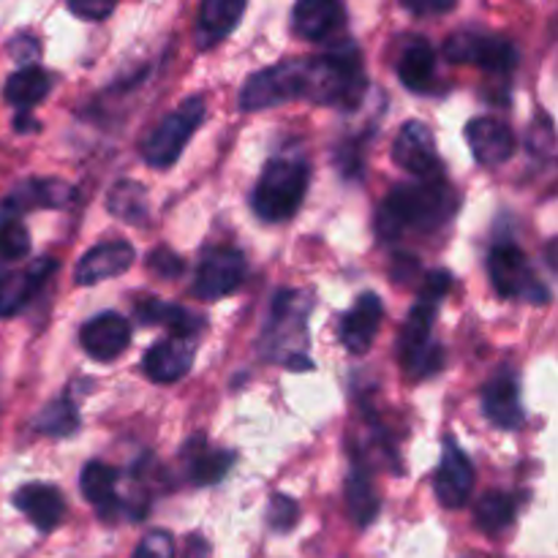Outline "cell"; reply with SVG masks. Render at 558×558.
Instances as JSON below:
<instances>
[{
    "label": "cell",
    "instance_id": "20",
    "mask_svg": "<svg viewBox=\"0 0 558 558\" xmlns=\"http://www.w3.org/2000/svg\"><path fill=\"white\" fill-rule=\"evenodd\" d=\"M54 259H38L36 265H31L27 270H5L0 272V316H14L31 303L33 294L41 289V283L47 281L54 272Z\"/></svg>",
    "mask_w": 558,
    "mask_h": 558
},
{
    "label": "cell",
    "instance_id": "10",
    "mask_svg": "<svg viewBox=\"0 0 558 558\" xmlns=\"http://www.w3.org/2000/svg\"><path fill=\"white\" fill-rule=\"evenodd\" d=\"M392 158L403 172L417 180H445V163L436 150L434 131L423 120H409L401 125L392 142Z\"/></svg>",
    "mask_w": 558,
    "mask_h": 558
},
{
    "label": "cell",
    "instance_id": "31",
    "mask_svg": "<svg viewBox=\"0 0 558 558\" xmlns=\"http://www.w3.org/2000/svg\"><path fill=\"white\" fill-rule=\"evenodd\" d=\"M36 430L38 434H47V436H54V439H69L71 434H76L80 430V412H76V407L71 403V398H54L52 403H47V407L38 412L36 417Z\"/></svg>",
    "mask_w": 558,
    "mask_h": 558
},
{
    "label": "cell",
    "instance_id": "5",
    "mask_svg": "<svg viewBox=\"0 0 558 558\" xmlns=\"http://www.w3.org/2000/svg\"><path fill=\"white\" fill-rule=\"evenodd\" d=\"M308 292L300 289H281L272 298L270 322L265 325L259 338V352L265 360H281L289 363L294 357H305V347H308V314H311Z\"/></svg>",
    "mask_w": 558,
    "mask_h": 558
},
{
    "label": "cell",
    "instance_id": "21",
    "mask_svg": "<svg viewBox=\"0 0 558 558\" xmlns=\"http://www.w3.org/2000/svg\"><path fill=\"white\" fill-rule=\"evenodd\" d=\"M74 185H69L65 180L33 178L11 191L9 199H5V207L14 210V216H20L25 210H36V207H52V210L58 207V210H63V207H69L74 202Z\"/></svg>",
    "mask_w": 558,
    "mask_h": 558
},
{
    "label": "cell",
    "instance_id": "29",
    "mask_svg": "<svg viewBox=\"0 0 558 558\" xmlns=\"http://www.w3.org/2000/svg\"><path fill=\"white\" fill-rule=\"evenodd\" d=\"M347 505L357 526H371L379 515V499H376L374 483L360 463H354L347 477Z\"/></svg>",
    "mask_w": 558,
    "mask_h": 558
},
{
    "label": "cell",
    "instance_id": "25",
    "mask_svg": "<svg viewBox=\"0 0 558 558\" xmlns=\"http://www.w3.org/2000/svg\"><path fill=\"white\" fill-rule=\"evenodd\" d=\"M49 87H52V76L41 69V65H25V69L14 71L5 80L3 98L16 107L20 112H27L31 107L41 104L47 98Z\"/></svg>",
    "mask_w": 558,
    "mask_h": 558
},
{
    "label": "cell",
    "instance_id": "1",
    "mask_svg": "<svg viewBox=\"0 0 558 558\" xmlns=\"http://www.w3.org/2000/svg\"><path fill=\"white\" fill-rule=\"evenodd\" d=\"M456 210L458 196L447 180L401 183L376 210V232L381 240H398L407 232H436L452 221Z\"/></svg>",
    "mask_w": 558,
    "mask_h": 558
},
{
    "label": "cell",
    "instance_id": "43",
    "mask_svg": "<svg viewBox=\"0 0 558 558\" xmlns=\"http://www.w3.org/2000/svg\"><path fill=\"white\" fill-rule=\"evenodd\" d=\"M189 558H207V548H205V543H199V539H196V543L191 545V554H189Z\"/></svg>",
    "mask_w": 558,
    "mask_h": 558
},
{
    "label": "cell",
    "instance_id": "8",
    "mask_svg": "<svg viewBox=\"0 0 558 558\" xmlns=\"http://www.w3.org/2000/svg\"><path fill=\"white\" fill-rule=\"evenodd\" d=\"M305 96V60H283V63L262 69L245 80L240 90L243 112H262L278 104L294 101Z\"/></svg>",
    "mask_w": 558,
    "mask_h": 558
},
{
    "label": "cell",
    "instance_id": "17",
    "mask_svg": "<svg viewBox=\"0 0 558 558\" xmlns=\"http://www.w3.org/2000/svg\"><path fill=\"white\" fill-rule=\"evenodd\" d=\"M11 505L38 529V532H52L60 526L65 518V501L54 485L44 483H27L11 496Z\"/></svg>",
    "mask_w": 558,
    "mask_h": 558
},
{
    "label": "cell",
    "instance_id": "9",
    "mask_svg": "<svg viewBox=\"0 0 558 558\" xmlns=\"http://www.w3.org/2000/svg\"><path fill=\"white\" fill-rule=\"evenodd\" d=\"M445 58L450 63H472L496 74H510L518 65V47L507 38L461 31L445 41Z\"/></svg>",
    "mask_w": 558,
    "mask_h": 558
},
{
    "label": "cell",
    "instance_id": "15",
    "mask_svg": "<svg viewBox=\"0 0 558 558\" xmlns=\"http://www.w3.org/2000/svg\"><path fill=\"white\" fill-rule=\"evenodd\" d=\"M381 316H385V305H381L379 294L365 292L360 294L354 308L343 314L341 327H338V338L343 347L352 354H365L374 343L376 332H379Z\"/></svg>",
    "mask_w": 558,
    "mask_h": 558
},
{
    "label": "cell",
    "instance_id": "7",
    "mask_svg": "<svg viewBox=\"0 0 558 558\" xmlns=\"http://www.w3.org/2000/svg\"><path fill=\"white\" fill-rule=\"evenodd\" d=\"M488 276L501 298L526 300V303L534 305L550 303V289L539 281L537 270L518 245H494V251L488 254Z\"/></svg>",
    "mask_w": 558,
    "mask_h": 558
},
{
    "label": "cell",
    "instance_id": "41",
    "mask_svg": "<svg viewBox=\"0 0 558 558\" xmlns=\"http://www.w3.org/2000/svg\"><path fill=\"white\" fill-rule=\"evenodd\" d=\"M403 9L412 11V14L425 16V14H445V11L456 9L452 0H445V3H403Z\"/></svg>",
    "mask_w": 558,
    "mask_h": 558
},
{
    "label": "cell",
    "instance_id": "18",
    "mask_svg": "<svg viewBox=\"0 0 558 558\" xmlns=\"http://www.w3.org/2000/svg\"><path fill=\"white\" fill-rule=\"evenodd\" d=\"M466 142L483 167H499L515 153V134L496 118H474L466 125Z\"/></svg>",
    "mask_w": 558,
    "mask_h": 558
},
{
    "label": "cell",
    "instance_id": "3",
    "mask_svg": "<svg viewBox=\"0 0 558 558\" xmlns=\"http://www.w3.org/2000/svg\"><path fill=\"white\" fill-rule=\"evenodd\" d=\"M305 60V96L314 104H327V107L352 109L360 107L368 87L365 76L363 54L352 41L332 52L319 54V58Z\"/></svg>",
    "mask_w": 558,
    "mask_h": 558
},
{
    "label": "cell",
    "instance_id": "32",
    "mask_svg": "<svg viewBox=\"0 0 558 558\" xmlns=\"http://www.w3.org/2000/svg\"><path fill=\"white\" fill-rule=\"evenodd\" d=\"M234 466V452L229 450H205L199 456H191L189 461V480L196 488L205 485H218Z\"/></svg>",
    "mask_w": 558,
    "mask_h": 558
},
{
    "label": "cell",
    "instance_id": "40",
    "mask_svg": "<svg viewBox=\"0 0 558 558\" xmlns=\"http://www.w3.org/2000/svg\"><path fill=\"white\" fill-rule=\"evenodd\" d=\"M11 54L20 60L22 69H25V65H36L38 41H36V38H31V36H16L14 41H11Z\"/></svg>",
    "mask_w": 558,
    "mask_h": 558
},
{
    "label": "cell",
    "instance_id": "42",
    "mask_svg": "<svg viewBox=\"0 0 558 558\" xmlns=\"http://www.w3.org/2000/svg\"><path fill=\"white\" fill-rule=\"evenodd\" d=\"M14 131H20V134H31V131H38V120L27 118V112H20V118L14 120Z\"/></svg>",
    "mask_w": 558,
    "mask_h": 558
},
{
    "label": "cell",
    "instance_id": "39",
    "mask_svg": "<svg viewBox=\"0 0 558 558\" xmlns=\"http://www.w3.org/2000/svg\"><path fill=\"white\" fill-rule=\"evenodd\" d=\"M71 14L82 16V20L101 22L109 14H114V3H101V0H71L69 3Z\"/></svg>",
    "mask_w": 558,
    "mask_h": 558
},
{
    "label": "cell",
    "instance_id": "37",
    "mask_svg": "<svg viewBox=\"0 0 558 558\" xmlns=\"http://www.w3.org/2000/svg\"><path fill=\"white\" fill-rule=\"evenodd\" d=\"M147 267L161 278H178L180 272H183V262H180V256H174L172 251L167 248L153 251V254L147 256Z\"/></svg>",
    "mask_w": 558,
    "mask_h": 558
},
{
    "label": "cell",
    "instance_id": "16",
    "mask_svg": "<svg viewBox=\"0 0 558 558\" xmlns=\"http://www.w3.org/2000/svg\"><path fill=\"white\" fill-rule=\"evenodd\" d=\"M194 341L172 336L167 341L153 343V349H147L142 368H145L147 379L156 381V385H172V381L183 379L189 374L191 365H194Z\"/></svg>",
    "mask_w": 558,
    "mask_h": 558
},
{
    "label": "cell",
    "instance_id": "4",
    "mask_svg": "<svg viewBox=\"0 0 558 558\" xmlns=\"http://www.w3.org/2000/svg\"><path fill=\"white\" fill-rule=\"evenodd\" d=\"M308 180L311 167L303 156H294V153L276 156L265 167L254 194H251V207L267 223L289 221L303 207Z\"/></svg>",
    "mask_w": 558,
    "mask_h": 558
},
{
    "label": "cell",
    "instance_id": "27",
    "mask_svg": "<svg viewBox=\"0 0 558 558\" xmlns=\"http://www.w3.org/2000/svg\"><path fill=\"white\" fill-rule=\"evenodd\" d=\"M118 477L120 472L109 463L90 461L85 463L80 474V488L82 496L101 512L104 518H109V510L114 507V490H118Z\"/></svg>",
    "mask_w": 558,
    "mask_h": 558
},
{
    "label": "cell",
    "instance_id": "35",
    "mask_svg": "<svg viewBox=\"0 0 558 558\" xmlns=\"http://www.w3.org/2000/svg\"><path fill=\"white\" fill-rule=\"evenodd\" d=\"M336 167H338V172H341L347 180L363 178V169H365L363 142H360V140L343 142V145L338 147V153H336Z\"/></svg>",
    "mask_w": 558,
    "mask_h": 558
},
{
    "label": "cell",
    "instance_id": "22",
    "mask_svg": "<svg viewBox=\"0 0 558 558\" xmlns=\"http://www.w3.org/2000/svg\"><path fill=\"white\" fill-rule=\"evenodd\" d=\"M347 20V9L336 0H303L294 5L292 25L294 33L308 41H325L332 33H338Z\"/></svg>",
    "mask_w": 558,
    "mask_h": 558
},
{
    "label": "cell",
    "instance_id": "26",
    "mask_svg": "<svg viewBox=\"0 0 558 558\" xmlns=\"http://www.w3.org/2000/svg\"><path fill=\"white\" fill-rule=\"evenodd\" d=\"M136 319L145 322V325H167L169 330L174 332V338H189L205 327V319H202V316L191 314L183 305L163 303V300L156 298L136 305Z\"/></svg>",
    "mask_w": 558,
    "mask_h": 558
},
{
    "label": "cell",
    "instance_id": "12",
    "mask_svg": "<svg viewBox=\"0 0 558 558\" xmlns=\"http://www.w3.org/2000/svg\"><path fill=\"white\" fill-rule=\"evenodd\" d=\"M474 490V466L452 436L441 445V463L434 480V494L447 510H461Z\"/></svg>",
    "mask_w": 558,
    "mask_h": 558
},
{
    "label": "cell",
    "instance_id": "11",
    "mask_svg": "<svg viewBox=\"0 0 558 558\" xmlns=\"http://www.w3.org/2000/svg\"><path fill=\"white\" fill-rule=\"evenodd\" d=\"M245 272H248V265L238 248H213L202 256L196 267L191 294L199 300H221L238 292L240 283L245 281Z\"/></svg>",
    "mask_w": 558,
    "mask_h": 558
},
{
    "label": "cell",
    "instance_id": "14",
    "mask_svg": "<svg viewBox=\"0 0 558 558\" xmlns=\"http://www.w3.org/2000/svg\"><path fill=\"white\" fill-rule=\"evenodd\" d=\"M82 349L90 354L98 363H109V360L120 357L131 343V325L114 311L98 314L82 327L80 332Z\"/></svg>",
    "mask_w": 558,
    "mask_h": 558
},
{
    "label": "cell",
    "instance_id": "28",
    "mask_svg": "<svg viewBox=\"0 0 558 558\" xmlns=\"http://www.w3.org/2000/svg\"><path fill=\"white\" fill-rule=\"evenodd\" d=\"M107 210L112 213L120 221L131 223V227H142L147 223V191L145 185H140L136 180H120L112 185L107 196Z\"/></svg>",
    "mask_w": 558,
    "mask_h": 558
},
{
    "label": "cell",
    "instance_id": "34",
    "mask_svg": "<svg viewBox=\"0 0 558 558\" xmlns=\"http://www.w3.org/2000/svg\"><path fill=\"white\" fill-rule=\"evenodd\" d=\"M300 507L292 496L287 494H272L270 505H267V523H270L276 532H289V529L298 523Z\"/></svg>",
    "mask_w": 558,
    "mask_h": 558
},
{
    "label": "cell",
    "instance_id": "19",
    "mask_svg": "<svg viewBox=\"0 0 558 558\" xmlns=\"http://www.w3.org/2000/svg\"><path fill=\"white\" fill-rule=\"evenodd\" d=\"M483 412L496 428L515 430L523 425V403L521 385L512 371H505L496 379H490L483 390Z\"/></svg>",
    "mask_w": 558,
    "mask_h": 558
},
{
    "label": "cell",
    "instance_id": "23",
    "mask_svg": "<svg viewBox=\"0 0 558 558\" xmlns=\"http://www.w3.org/2000/svg\"><path fill=\"white\" fill-rule=\"evenodd\" d=\"M398 80L407 90L428 93L436 82V52L430 41L414 36L403 44L401 58H398Z\"/></svg>",
    "mask_w": 558,
    "mask_h": 558
},
{
    "label": "cell",
    "instance_id": "24",
    "mask_svg": "<svg viewBox=\"0 0 558 558\" xmlns=\"http://www.w3.org/2000/svg\"><path fill=\"white\" fill-rule=\"evenodd\" d=\"M248 5L243 0H207L199 9V20H196V44L199 49L216 47L218 41L229 36L243 20Z\"/></svg>",
    "mask_w": 558,
    "mask_h": 558
},
{
    "label": "cell",
    "instance_id": "6",
    "mask_svg": "<svg viewBox=\"0 0 558 558\" xmlns=\"http://www.w3.org/2000/svg\"><path fill=\"white\" fill-rule=\"evenodd\" d=\"M207 118V104L202 96H191L180 104L174 112H169L156 129L150 131L145 142H142V158L147 167L153 169H167L183 156L185 145L191 136L196 134Z\"/></svg>",
    "mask_w": 558,
    "mask_h": 558
},
{
    "label": "cell",
    "instance_id": "36",
    "mask_svg": "<svg viewBox=\"0 0 558 558\" xmlns=\"http://www.w3.org/2000/svg\"><path fill=\"white\" fill-rule=\"evenodd\" d=\"M134 558H174V537L161 529L145 534L142 543L136 545Z\"/></svg>",
    "mask_w": 558,
    "mask_h": 558
},
{
    "label": "cell",
    "instance_id": "38",
    "mask_svg": "<svg viewBox=\"0 0 558 558\" xmlns=\"http://www.w3.org/2000/svg\"><path fill=\"white\" fill-rule=\"evenodd\" d=\"M556 145V136H554V123L548 118H539V129L534 125L532 134H529V150L534 156H550Z\"/></svg>",
    "mask_w": 558,
    "mask_h": 558
},
{
    "label": "cell",
    "instance_id": "13",
    "mask_svg": "<svg viewBox=\"0 0 558 558\" xmlns=\"http://www.w3.org/2000/svg\"><path fill=\"white\" fill-rule=\"evenodd\" d=\"M136 251L129 240H109V243L96 245V248L87 251L85 256L76 265L74 278L80 287H96V283L109 281V278H118L134 265Z\"/></svg>",
    "mask_w": 558,
    "mask_h": 558
},
{
    "label": "cell",
    "instance_id": "2",
    "mask_svg": "<svg viewBox=\"0 0 558 558\" xmlns=\"http://www.w3.org/2000/svg\"><path fill=\"white\" fill-rule=\"evenodd\" d=\"M452 276L447 270L428 272L420 292L417 303L409 311L407 322H403L401 341H398V354H401V365L412 379H425V376L439 374L445 365V352L430 341L434 332L436 314H439V303L450 294Z\"/></svg>",
    "mask_w": 558,
    "mask_h": 558
},
{
    "label": "cell",
    "instance_id": "30",
    "mask_svg": "<svg viewBox=\"0 0 558 558\" xmlns=\"http://www.w3.org/2000/svg\"><path fill=\"white\" fill-rule=\"evenodd\" d=\"M518 515L515 499L499 490H490L474 507V518H477V526L488 534H501L505 529L512 526Z\"/></svg>",
    "mask_w": 558,
    "mask_h": 558
},
{
    "label": "cell",
    "instance_id": "33",
    "mask_svg": "<svg viewBox=\"0 0 558 558\" xmlns=\"http://www.w3.org/2000/svg\"><path fill=\"white\" fill-rule=\"evenodd\" d=\"M31 254V232L20 216L0 218V259L20 262Z\"/></svg>",
    "mask_w": 558,
    "mask_h": 558
}]
</instances>
